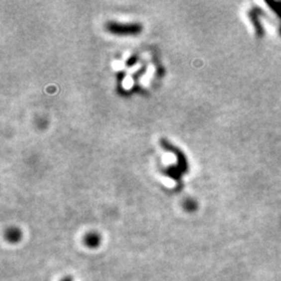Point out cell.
Returning <instances> with one entry per match:
<instances>
[{"mask_svg": "<svg viewBox=\"0 0 281 281\" xmlns=\"http://www.w3.org/2000/svg\"><path fill=\"white\" fill-rule=\"evenodd\" d=\"M105 28L110 33L117 36H137L143 30L140 23H119L114 21L107 22Z\"/></svg>", "mask_w": 281, "mask_h": 281, "instance_id": "1", "label": "cell"}, {"mask_svg": "<svg viewBox=\"0 0 281 281\" xmlns=\"http://www.w3.org/2000/svg\"><path fill=\"white\" fill-rule=\"evenodd\" d=\"M263 14H264V10L261 7H254L249 13V16L252 20V23H253L255 30H256V35H257V37H260V38L264 37V28H263L261 22H260V17Z\"/></svg>", "mask_w": 281, "mask_h": 281, "instance_id": "2", "label": "cell"}, {"mask_svg": "<svg viewBox=\"0 0 281 281\" xmlns=\"http://www.w3.org/2000/svg\"><path fill=\"white\" fill-rule=\"evenodd\" d=\"M85 242L90 247H96L100 242V238H99V235L97 233L93 232V233H90V234L87 235L86 239H85Z\"/></svg>", "mask_w": 281, "mask_h": 281, "instance_id": "3", "label": "cell"}, {"mask_svg": "<svg viewBox=\"0 0 281 281\" xmlns=\"http://www.w3.org/2000/svg\"><path fill=\"white\" fill-rule=\"evenodd\" d=\"M6 237L10 242H17L21 238V232L17 228H10L6 232Z\"/></svg>", "mask_w": 281, "mask_h": 281, "instance_id": "4", "label": "cell"}, {"mask_svg": "<svg viewBox=\"0 0 281 281\" xmlns=\"http://www.w3.org/2000/svg\"><path fill=\"white\" fill-rule=\"evenodd\" d=\"M184 207L187 211H189V212H192V211H195L197 209V203H196V201L193 200V199H187L184 201Z\"/></svg>", "mask_w": 281, "mask_h": 281, "instance_id": "5", "label": "cell"}, {"mask_svg": "<svg viewBox=\"0 0 281 281\" xmlns=\"http://www.w3.org/2000/svg\"><path fill=\"white\" fill-rule=\"evenodd\" d=\"M268 5H270L274 12L277 14V16L281 19V2H275V1H268Z\"/></svg>", "mask_w": 281, "mask_h": 281, "instance_id": "6", "label": "cell"}]
</instances>
